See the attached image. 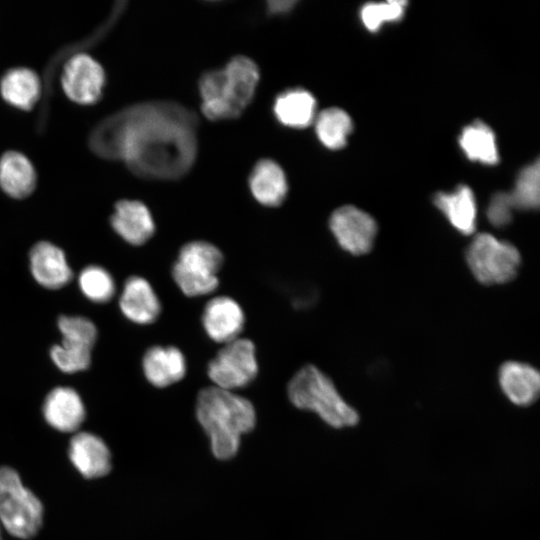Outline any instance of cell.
I'll return each mask as SVG.
<instances>
[{"label":"cell","instance_id":"1","mask_svg":"<svg viewBox=\"0 0 540 540\" xmlns=\"http://www.w3.org/2000/svg\"><path fill=\"white\" fill-rule=\"evenodd\" d=\"M195 113L172 101L130 106L108 117L90 136L101 157L121 159L136 175L147 179L180 178L197 152Z\"/></svg>","mask_w":540,"mask_h":540},{"label":"cell","instance_id":"2","mask_svg":"<svg viewBox=\"0 0 540 540\" xmlns=\"http://www.w3.org/2000/svg\"><path fill=\"white\" fill-rule=\"evenodd\" d=\"M196 417L210 439L213 455L220 460L233 458L241 436L256 424L254 406L247 398L213 385L198 393Z\"/></svg>","mask_w":540,"mask_h":540},{"label":"cell","instance_id":"3","mask_svg":"<svg viewBox=\"0 0 540 540\" xmlns=\"http://www.w3.org/2000/svg\"><path fill=\"white\" fill-rule=\"evenodd\" d=\"M258 81V67L246 56H236L224 68L205 72L199 81L202 112L210 120L239 116L251 102Z\"/></svg>","mask_w":540,"mask_h":540},{"label":"cell","instance_id":"4","mask_svg":"<svg viewBox=\"0 0 540 540\" xmlns=\"http://www.w3.org/2000/svg\"><path fill=\"white\" fill-rule=\"evenodd\" d=\"M287 393L295 407L316 413L332 428L354 427L360 421L358 411L345 401L333 381L314 365H305L293 375Z\"/></svg>","mask_w":540,"mask_h":540},{"label":"cell","instance_id":"5","mask_svg":"<svg viewBox=\"0 0 540 540\" xmlns=\"http://www.w3.org/2000/svg\"><path fill=\"white\" fill-rule=\"evenodd\" d=\"M43 505L26 488L16 470L0 467V522L14 537L30 539L43 523Z\"/></svg>","mask_w":540,"mask_h":540},{"label":"cell","instance_id":"6","mask_svg":"<svg viewBox=\"0 0 540 540\" xmlns=\"http://www.w3.org/2000/svg\"><path fill=\"white\" fill-rule=\"evenodd\" d=\"M223 259L220 249L208 241L188 242L180 248L173 264V280L188 297L211 294L219 285Z\"/></svg>","mask_w":540,"mask_h":540},{"label":"cell","instance_id":"7","mask_svg":"<svg viewBox=\"0 0 540 540\" xmlns=\"http://www.w3.org/2000/svg\"><path fill=\"white\" fill-rule=\"evenodd\" d=\"M465 259L474 278L484 285L513 280L521 265L517 247L489 233L477 234L472 239L466 248Z\"/></svg>","mask_w":540,"mask_h":540},{"label":"cell","instance_id":"8","mask_svg":"<svg viewBox=\"0 0 540 540\" xmlns=\"http://www.w3.org/2000/svg\"><path fill=\"white\" fill-rule=\"evenodd\" d=\"M257 374L255 345L242 337L223 344L207 365L213 386L233 392L249 385Z\"/></svg>","mask_w":540,"mask_h":540},{"label":"cell","instance_id":"9","mask_svg":"<svg viewBox=\"0 0 540 540\" xmlns=\"http://www.w3.org/2000/svg\"><path fill=\"white\" fill-rule=\"evenodd\" d=\"M329 228L339 247L354 256L370 252L377 235L374 218L351 205L339 207L332 213Z\"/></svg>","mask_w":540,"mask_h":540},{"label":"cell","instance_id":"10","mask_svg":"<svg viewBox=\"0 0 540 540\" xmlns=\"http://www.w3.org/2000/svg\"><path fill=\"white\" fill-rule=\"evenodd\" d=\"M65 94L78 104L96 103L105 84V73L94 58L86 53H78L65 63L61 75Z\"/></svg>","mask_w":540,"mask_h":540},{"label":"cell","instance_id":"11","mask_svg":"<svg viewBox=\"0 0 540 540\" xmlns=\"http://www.w3.org/2000/svg\"><path fill=\"white\" fill-rule=\"evenodd\" d=\"M201 321L206 335L212 341L223 345L240 337L245 315L235 299L221 295L206 303Z\"/></svg>","mask_w":540,"mask_h":540},{"label":"cell","instance_id":"12","mask_svg":"<svg viewBox=\"0 0 540 540\" xmlns=\"http://www.w3.org/2000/svg\"><path fill=\"white\" fill-rule=\"evenodd\" d=\"M502 393L515 406H531L539 396L540 375L532 365L520 361H506L498 372Z\"/></svg>","mask_w":540,"mask_h":540},{"label":"cell","instance_id":"13","mask_svg":"<svg viewBox=\"0 0 540 540\" xmlns=\"http://www.w3.org/2000/svg\"><path fill=\"white\" fill-rule=\"evenodd\" d=\"M68 453L72 464L85 478L103 477L111 470L110 450L105 442L93 433H76L71 438Z\"/></svg>","mask_w":540,"mask_h":540},{"label":"cell","instance_id":"14","mask_svg":"<svg viewBox=\"0 0 540 540\" xmlns=\"http://www.w3.org/2000/svg\"><path fill=\"white\" fill-rule=\"evenodd\" d=\"M30 269L34 279L48 289L64 287L73 276L62 249L47 241L32 247Z\"/></svg>","mask_w":540,"mask_h":540},{"label":"cell","instance_id":"15","mask_svg":"<svg viewBox=\"0 0 540 540\" xmlns=\"http://www.w3.org/2000/svg\"><path fill=\"white\" fill-rule=\"evenodd\" d=\"M142 369L150 384L165 388L184 378L187 362L184 354L177 347L156 345L145 352Z\"/></svg>","mask_w":540,"mask_h":540},{"label":"cell","instance_id":"16","mask_svg":"<svg viewBox=\"0 0 540 540\" xmlns=\"http://www.w3.org/2000/svg\"><path fill=\"white\" fill-rule=\"evenodd\" d=\"M110 221L114 231L131 245L144 244L155 232L149 209L137 200L118 201Z\"/></svg>","mask_w":540,"mask_h":540},{"label":"cell","instance_id":"17","mask_svg":"<svg viewBox=\"0 0 540 540\" xmlns=\"http://www.w3.org/2000/svg\"><path fill=\"white\" fill-rule=\"evenodd\" d=\"M123 315L133 323H153L161 312V303L151 284L140 276L129 277L119 299Z\"/></svg>","mask_w":540,"mask_h":540},{"label":"cell","instance_id":"18","mask_svg":"<svg viewBox=\"0 0 540 540\" xmlns=\"http://www.w3.org/2000/svg\"><path fill=\"white\" fill-rule=\"evenodd\" d=\"M46 422L60 432H75L85 420V407L79 394L70 387H56L43 404Z\"/></svg>","mask_w":540,"mask_h":540},{"label":"cell","instance_id":"19","mask_svg":"<svg viewBox=\"0 0 540 540\" xmlns=\"http://www.w3.org/2000/svg\"><path fill=\"white\" fill-rule=\"evenodd\" d=\"M434 204L459 233L470 235L475 231L477 206L468 186L460 185L452 192L437 193Z\"/></svg>","mask_w":540,"mask_h":540},{"label":"cell","instance_id":"20","mask_svg":"<svg viewBox=\"0 0 540 540\" xmlns=\"http://www.w3.org/2000/svg\"><path fill=\"white\" fill-rule=\"evenodd\" d=\"M249 186L254 198L262 205H280L287 194V181L282 168L270 159L260 160L253 168Z\"/></svg>","mask_w":540,"mask_h":540},{"label":"cell","instance_id":"21","mask_svg":"<svg viewBox=\"0 0 540 540\" xmlns=\"http://www.w3.org/2000/svg\"><path fill=\"white\" fill-rule=\"evenodd\" d=\"M36 186V172L30 160L20 152L8 151L0 158V187L9 196L22 199Z\"/></svg>","mask_w":540,"mask_h":540},{"label":"cell","instance_id":"22","mask_svg":"<svg viewBox=\"0 0 540 540\" xmlns=\"http://www.w3.org/2000/svg\"><path fill=\"white\" fill-rule=\"evenodd\" d=\"M273 112L283 125L304 128L315 118L316 100L303 88L287 89L276 97Z\"/></svg>","mask_w":540,"mask_h":540},{"label":"cell","instance_id":"23","mask_svg":"<svg viewBox=\"0 0 540 540\" xmlns=\"http://www.w3.org/2000/svg\"><path fill=\"white\" fill-rule=\"evenodd\" d=\"M0 93L2 98L12 106L22 110H30L40 97V79L29 68L10 69L4 73L0 80Z\"/></svg>","mask_w":540,"mask_h":540},{"label":"cell","instance_id":"24","mask_svg":"<svg viewBox=\"0 0 540 540\" xmlns=\"http://www.w3.org/2000/svg\"><path fill=\"white\" fill-rule=\"evenodd\" d=\"M459 143L466 156L471 160L488 165L498 162L495 135L490 127L483 122L477 121L465 127Z\"/></svg>","mask_w":540,"mask_h":540},{"label":"cell","instance_id":"25","mask_svg":"<svg viewBox=\"0 0 540 540\" xmlns=\"http://www.w3.org/2000/svg\"><path fill=\"white\" fill-rule=\"evenodd\" d=\"M316 134L321 143L329 149H340L352 130L349 115L340 108H328L315 119Z\"/></svg>","mask_w":540,"mask_h":540},{"label":"cell","instance_id":"26","mask_svg":"<svg viewBox=\"0 0 540 540\" xmlns=\"http://www.w3.org/2000/svg\"><path fill=\"white\" fill-rule=\"evenodd\" d=\"M509 194L515 210H534L539 207L540 166L538 160L521 170Z\"/></svg>","mask_w":540,"mask_h":540},{"label":"cell","instance_id":"27","mask_svg":"<svg viewBox=\"0 0 540 540\" xmlns=\"http://www.w3.org/2000/svg\"><path fill=\"white\" fill-rule=\"evenodd\" d=\"M82 293L95 303H106L115 294V282L104 268L91 265L84 268L78 278Z\"/></svg>","mask_w":540,"mask_h":540},{"label":"cell","instance_id":"28","mask_svg":"<svg viewBox=\"0 0 540 540\" xmlns=\"http://www.w3.org/2000/svg\"><path fill=\"white\" fill-rule=\"evenodd\" d=\"M58 328L63 339L62 342L92 349L97 329L92 321L80 316H61L58 319Z\"/></svg>","mask_w":540,"mask_h":540},{"label":"cell","instance_id":"29","mask_svg":"<svg viewBox=\"0 0 540 540\" xmlns=\"http://www.w3.org/2000/svg\"><path fill=\"white\" fill-rule=\"evenodd\" d=\"M91 350L62 342L51 348L50 356L59 370L65 373H75L90 366Z\"/></svg>","mask_w":540,"mask_h":540},{"label":"cell","instance_id":"30","mask_svg":"<svg viewBox=\"0 0 540 540\" xmlns=\"http://www.w3.org/2000/svg\"><path fill=\"white\" fill-rule=\"evenodd\" d=\"M405 8L404 1L369 3L361 9L360 17L370 31L378 30L384 23L399 20Z\"/></svg>","mask_w":540,"mask_h":540},{"label":"cell","instance_id":"31","mask_svg":"<svg viewBox=\"0 0 540 540\" xmlns=\"http://www.w3.org/2000/svg\"><path fill=\"white\" fill-rule=\"evenodd\" d=\"M515 210L509 192L494 194L487 206V219L496 228H503L510 224Z\"/></svg>","mask_w":540,"mask_h":540},{"label":"cell","instance_id":"32","mask_svg":"<svg viewBox=\"0 0 540 540\" xmlns=\"http://www.w3.org/2000/svg\"><path fill=\"white\" fill-rule=\"evenodd\" d=\"M296 4L295 1H269L267 3V7L270 13L272 14H286L289 11L292 10L294 5Z\"/></svg>","mask_w":540,"mask_h":540},{"label":"cell","instance_id":"33","mask_svg":"<svg viewBox=\"0 0 540 540\" xmlns=\"http://www.w3.org/2000/svg\"><path fill=\"white\" fill-rule=\"evenodd\" d=\"M0 540H2L1 531H0Z\"/></svg>","mask_w":540,"mask_h":540}]
</instances>
